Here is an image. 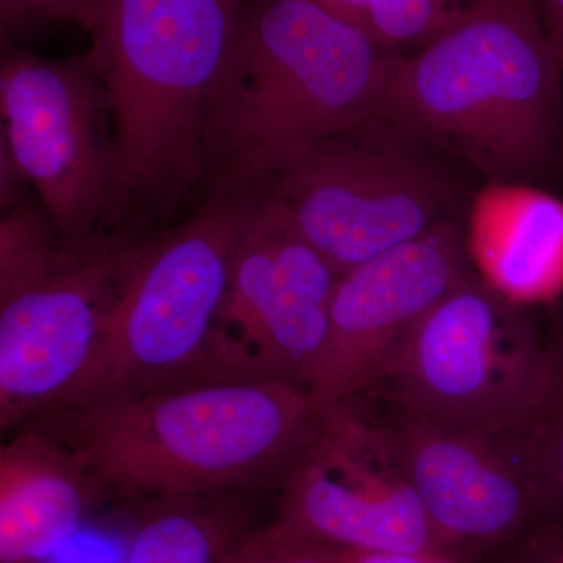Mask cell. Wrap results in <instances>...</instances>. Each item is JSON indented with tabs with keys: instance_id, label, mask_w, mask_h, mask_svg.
Here are the masks:
<instances>
[{
	"instance_id": "8",
	"label": "cell",
	"mask_w": 563,
	"mask_h": 563,
	"mask_svg": "<svg viewBox=\"0 0 563 563\" xmlns=\"http://www.w3.org/2000/svg\"><path fill=\"white\" fill-rule=\"evenodd\" d=\"M342 274L266 192L233 257L210 339L222 380H282L312 391L329 339V310Z\"/></svg>"
},
{
	"instance_id": "16",
	"label": "cell",
	"mask_w": 563,
	"mask_h": 563,
	"mask_svg": "<svg viewBox=\"0 0 563 563\" xmlns=\"http://www.w3.org/2000/svg\"><path fill=\"white\" fill-rule=\"evenodd\" d=\"M247 493L140 504L124 563H218L252 526Z\"/></svg>"
},
{
	"instance_id": "2",
	"label": "cell",
	"mask_w": 563,
	"mask_h": 563,
	"mask_svg": "<svg viewBox=\"0 0 563 563\" xmlns=\"http://www.w3.org/2000/svg\"><path fill=\"white\" fill-rule=\"evenodd\" d=\"M318 410L282 380H213L54 407L24 426L73 450L107 498L144 503L280 485Z\"/></svg>"
},
{
	"instance_id": "18",
	"label": "cell",
	"mask_w": 563,
	"mask_h": 563,
	"mask_svg": "<svg viewBox=\"0 0 563 563\" xmlns=\"http://www.w3.org/2000/svg\"><path fill=\"white\" fill-rule=\"evenodd\" d=\"M479 0H368L366 32L387 49L420 47Z\"/></svg>"
},
{
	"instance_id": "12",
	"label": "cell",
	"mask_w": 563,
	"mask_h": 563,
	"mask_svg": "<svg viewBox=\"0 0 563 563\" xmlns=\"http://www.w3.org/2000/svg\"><path fill=\"white\" fill-rule=\"evenodd\" d=\"M144 233L118 232L0 301V426L57 406L101 343Z\"/></svg>"
},
{
	"instance_id": "23",
	"label": "cell",
	"mask_w": 563,
	"mask_h": 563,
	"mask_svg": "<svg viewBox=\"0 0 563 563\" xmlns=\"http://www.w3.org/2000/svg\"><path fill=\"white\" fill-rule=\"evenodd\" d=\"M336 563H472L444 548L424 551H369L336 548Z\"/></svg>"
},
{
	"instance_id": "11",
	"label": "cell",
	"mask_w": 563,
	"mask_h": 563,
	"mask_svg": "<svg viewBox=\"0 0 563 563\" xmlns=\"http://www.w3.org/2000/svg\"><path fill=\"white\" fill-rule=\"evenodd\" d=\"M531 422L479 431L399 409L388 422L426 517L446 550L470 559L520 547L551 520L529 448Z\"/></svg>"
},
{
	"instance_id": "14",
	"label": "cell",
	"mask_w": 563,
	"mask_h": 563,
	"mask_svg": "<svg viewBox=\"0 0 563 563\" xmlns=\"http://www.w3.org/2000/svg\"><path fill=\"white\" fill-rule=\"evenodd\" d=\"M106 499L73 450L35 426H22L0 450V563L43 562Z\"/></svg>"
},
{
	"instance_id": "13",
	"label": "cell",
	"mask_w": 563,
	"mask_h": 563,
	"mask_svg": "<svg viewBox=\"0 0 563 563\" xmlns=\"http://www.w3.org/2000/svg\"><path fill=\"white\" fill-rule=\"evenodd\" d=\"M473 273L462 229L444 220L343 274L310 391L317 406L358 398L379 384L415 325Z\"/></svg>"
},
{
	"instance_id": "10",
	"label": "cell",
	"mask_w": 563,
	"mask_h": 563,
	"mask_svg": "<svg viewBox=\"0 0 563 563\" xmlns=\"http://www.w3.org/2000/svg\"><path fill=\"white\" fill-rule=\"evenodd\" d=\"M318 409L312 431L282 477L274 523L343 550L444 548L388 422L369 417L358 398Z\"/></svg>"
},
{
	"instance_id": "20",
	"label": "cell",
	"mask_w": 563,
	"mask_h": 563,
	"mask_svg": "<svg viewBox=\"0 0 563 563\" xmlns=\"http://www.w3.org/2000/svg\"><path fill=\"white\" fill-rule=\"evenodd\" d=\"M140 503H128L125 512L103 521L95 517L69 542L40 563H124L131 544Z\"/></svg>"
},
{
	"instance_id": "25",
	"label": "cell",
	"mask_w": 563,
	"mask_h": 563,
	"mask_svg": "<svg viewBox=\"0 0 563 563\" xmlns=\"http://www.w3.org/2000/svg\"><path fill=\"white\" fill-rule=\"evenodd\" d=\"M554 52L563 65V0H533Z\"/></svg>"
},
{
	"instance_id": "27",
	"label": "cell",
	"mask_w": 563,
	"mask_h": 563,
	"mask_svg": "<svg viewBox=\"0 0 563 563\" xmlns=\"http://www.w3.org/2000/svg\"><path fill=\"white\" fill-rule=\"evenodd\" d=\"M555 363V391L563 393V331L554 346H551Z\"/></svg>"
},
{
	"instance_id": "5",
	"label": "cell",
	"mask_w": 563,
	"mask_h": 563,
	"mask_svg": "<svg viewBox=\"0 0 563 563\" xmlns=\"http://www.w3.org/2000/svg\"><path fill=\"white\" fill-rule=\"evenodd\" d=\"M261 198L196 203L179 224L141 239L90 365L54 407L222 380L211 363V331Z\"/></svg>"
},
{
	"instance_id": "17",
	"label": "cell",
	"mask_w": 563,
	"mask_h": 563,
	"mask_svg": "<svg viewBox=\"0 0 563 563\" xmlns=\"http://www.w3.org/2000/svg\"><path fill=\"white\" fill-rule=\"evenodd\" d=\"M63 242L38 199L25 198L0 220V301L31 287L68 261Z\"/></svg>"
},
{
	"instance_id": "4",
	"label": "cell",
	"mask_w": 563,
	"mask_h": 563,
	"mask_svg": "<svg viewBox=\"0 0 563 563\" xmlns=\"http://www.w3.org/2000/svg\"><path fill=\"white\" fill-rule=\"evenodd\" d=\"M246 0H103L88 57L109 92L124 228L157 231L203 179V122Z\"/></svg>"
},
{
	"instance_id": "22",
	"label": "cell",
	"mask_w": 563,
	"mask_h": 563,
	"mask_svg": "<svg viewBox=\"0 0 563 563\" xmlns=\"http://www.w3.org/2000/svg\"><path fill=\"white\" fill-rule=\"evenodd\" d=\"M103 0H0L2 32L49 21L76 22L90 35L101 18Z\"/></svg>"
},
{
	"instance_id": "24",
	"label": "cell",
	"mask_w": 563,
	"mask_h": 563,
	"mask_svg": "<svg viewBox=\"0 0 563 563\" xmlns=\"http://www.w3.org/2000/svg\"><path fill=\"white\" fill-rule=\"evenodd\" d=\"M514 563H563V517H555L536 529L518 547Z\"/></svg>"
},
{
	"instance_id": "3",
	"label": "cell",
	"mask_w": 563,
	"mask_h": 563,
	"mask_svg": "<svg viewBox=\"0 0 563 563\" xmlns=\"http://www.w3.org/2000/svg\"><path fill=\"white\" fill-rule=\"evenodd\" d=\"M562 73L533 0H479L401 55L374 120L515 181L553 151Z\"/></svg>"
},
{
	"instance_id": "26",
	"label": "cell",
	"mask_w": 563,
	"mask_h": 563,
	"mask_svg": "<svg viewBox=\"0 0 563 563\" xmlns=\"http://www.w3.org/2000/svg\"><path fill=\"white\" fill-rule=\"evenodd\" d=\"M313 2L332 11V13L343 18V20L361 25L366 31L368 0H313Z\"/></svg>"
},
{
	"instance_id": "15",
	"label": "cell",
	"mask_w": 563,
	"mask_h": 563,
	"mask_svg": "<svg viewBox=\"0 0 563 563\" xmlns=\"http://www.w3.org/2000/svg\"><path fill=\"white\" fill-rule=\"evenodd\" d=\"M474 273L514 306L563 295V201L517 181H493L470 211Z\"/></svg>"
},
{
	"instance_id": "21",
	"label": "cell",
	"mask_w": 563,
	"mask_h": 563,
	"mask_svg": "<svg viewBox=\"0 0 563 563\" xmlns=\"http://www.w3.org/2000/svg\"><path fill=\"white\" fill-rule=\"evenodd\" d=\"M529 448L551 518L563 517V393L529 426Z\"/></svg>"
},
{
	"instance_id": "1",
	"label": "cell",
	"mask_w": 563,
	"mask_h": 563,
	"mask_svg": "<svg viewBox=\"0 0 563 563\" xmlns=\"http://www.w3.org/2000/svg\"><path fill=\"white\" fill-rule=\"evenodd\" d=\"M399 58L313 0H246L207 103L198 203L266 195L306 152L374 120Z\"/></svg>"
},
{
	"instance_id": "9",
	"label": "cell",
	"mask_w": 563,
	"mask_h": 563,
	"mask_svg": "<svg viewBox=\"0 0 563 563\" xmlns=\"http://www.w3.org/2000/svg\"><path fill=\"white\" fill-rule=\"evenodd\" d=\"M377 120L318 144L269 185L302 235L346 274L446 220V190Z\"/></svg>"
},
{
	"instance_id": "19",
	"label": "cell",
	"mask_w": 563,
	"mask_h": 563,
	"mask_svg": "<svg viewBox=\"0 0 563 563\" xmlns=\"http://www.w3.org/2000/svg\"><path fill=\"white\" fill-rule=\"evenodd\" d=\"M218 563H336V548L287 531L272 520L240 533Z\"/></svg>"
},
{
	"instance_id": "6",
	"label": "cell",
	"mask_w": 563,
	"mask_h": 563,
	"mask_svg": "<svg viewBox=\"0 0 563 563\" xmlns=\"http://www.w3.org/2000/svg\"><path fill=\"white\" fill-rule=\"evenodd\" d=\"M383 380L402 412L503 431L543 412L554 395L555 363L521 307L473 273L415 325Z\"/></svg>"
},
{
	"instance_id": "7",
	"label": "cell",
	"mask_w": 563,
	"mask_h": 563,
	"mask_svg": "<svg viewBox=\"0 0 563 563\" xmlns=\"http://www.w3.org/2000/svg\"><path fill=\"white\" fill-rule=\"evenodd\" d=\"M0 147L70 251L125 232L109 92L88 55L63 60L3 43Z\"/></svg>"
}]
</instances>
